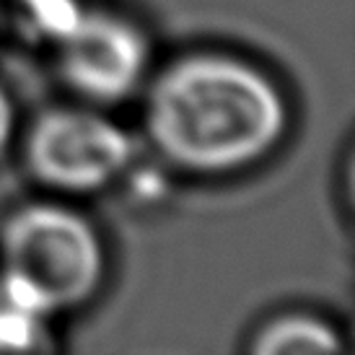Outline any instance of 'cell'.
<instances>
[{"label": "cell", "mask_w": 355, "mask_h": 355, "mask_svg": "<svg viewBox=\"0 0 355 355\" xmlns=\"http://www.w3.org/2000/svg\"><path fill=\"white\" fill-rule=\"evenodd\" d=\"M150 44L135 21L112 10H89L60 37V76L89 104H117L148 76Z\"/></svg>", "instance_id": "277c9868"}, {"label": "cell", "mask_w": 355, "mask_h": 355, "mask_svg": "<svg viewBox=\"0 0 355 355\" xmlns=\"http://www.w3.org/2000/svg\"><path fill=\"white\" fill-rule=\"evenodd\" d=\"M132 140L94 107H55L26 130L24 161L42 187L68 195L99 192L132 161Z\"/></svg>", "instance_id": "3957f363"}, {"label": "cell", "mask_w": 355, "mask_h": 355, "mask_svg": "<svg viewBox=\"0 0 355 355\" xmlns=\"http://www.w3.org/2000/svg\"><path fill=\"white\" fill-rule=\"evenodd\" d=\"M47 316L16 306L0 296V353L44 350L47 345Z\"/></svg>", "instance_id": "8992f818"}, {"label": "cell", "mask_w": 355, "mask_h": 355, "mask_svg": "<svg viewBox=\"0 0 355 355\" xmlns=\"http://www.w3.org/2000/svg\"><path fill=\"white\" fill-rule=\"evenodd\" d=\"M107 275L96 226L60 202H29L0 228V296L47 316L89 304Z\"/></svg>", "instance_id": "7a4b0ae2"}, {"label": "cell", "mask_w": 355, "mask_h": 355, "mask_svg": "<svg viewBox=\"0 0 355 355\" xmlns=\"http://www.w3.org/2000/svg\"><path fill=\"white\" fill-rule=\"evenodd\" d=\"M291 112L262 68L223 52H195L158 73L146 130L168 164L192 174H228L270 156Z\"/></svg>", "instance_id": "6da1fadb"}, {"label": "cell", "mask_w": 355, "mask_h": 355, "mask_svg": "<svg viewBox=\"0 0 355 355\" xmlns=\"http://www.w3.org/2000/svg\"><path fill=\"white\" fill-rule=\"evenodd\" d=\"M16 135V107L10 101L8 91L0 86V156L8 150Z\"/></svg>", "instance_id": "52a82bcc"}, {"label": "cell", "mask_w": 355, "mask_h": 355, "mask_svg": "<svg viewBox=\"0 0 355 355\" xmlns=\"http://www.w3.org/2000/svg\"><path fill=\"white\" fill-rule=\"evenodd\" d=\"M249 350L257 355H329L343 350V340L322 316L286 311L257 329Z\"/></svg>", "instance_id": "5b68a950"}]
</instances>
